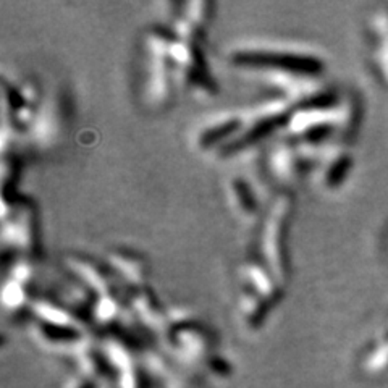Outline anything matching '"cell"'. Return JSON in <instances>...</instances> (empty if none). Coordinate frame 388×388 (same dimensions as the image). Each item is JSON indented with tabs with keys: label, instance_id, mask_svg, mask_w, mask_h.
Returning a JSON list of instances; mask_svg holds the SVG:
<instances>
[{
	"label": "cell",
	"instance_id": "8992f818",
	"mask_svg": "<svg viewBox=\"0 0 388 388\" xmlns=\"http://www.w3.org/2000/svg\"><path fill=\"white\" fill-rule=\"evenodd\" d=\"M244 125V110H217L198 123L193 131V146L199 152H219L230 143Z\"/></svg>",
	"mask_w": 388,
	"mask_h": 388
},
{
	"label": "cell",
	"instance_id": "5b68a950",
	"mask_svg": "<svg viewBox=\"0 0 388 388\" xmlns=\"http://www.w3.org/2000/svg\"><path fill=\"white\" fill-rule=\"evenodd\" d=\"M325 148L327 144L298 143V141L286 138L275 143L269 149L266 167L275 181L281 185H290L301 178L309 168L317 167Z\"/></svg>",
	"mask_w": 388,
	"mask_h": 388
},
{
	"label": "cell",
	"instance_id": "52a82bcc",
	"mask_svg": "<svg viewBox=\"0 0 388 388\" xmlns=\"http://www.w3.org/2000/svg\"><path fill=\"white\" fill-rule=\"evenodd\" d=\"M68 117V101L65 92L57 90L47 94L41 104L36 122L33 125V138L38 148L49 149L57 144L63 134V128L67 125Z\"/></svg>",
	"mask_w": 388,
	"mask_h": 388
},
{
	"label": "cell",
	"instance_id": "6da1fadb",
	"mask_svg": "<svg viewBox=\"0 0 388 388\" xmlns=\"http://www.w3.org/2000/svg\"><path fill=\"white\" fill-rule=\"evenodd\" d=\"M232 65L254 73L281 72L322 76L325 58L309 44L295 41H244L227 52Z\"/></svg>",
	"mask_w": 388,
	"mask_h": 388
},
{
	"label": "cell",
	"instance_id": "9c48e42d",
	"mask_svg": "<svg viewBox=\"0 0 388 388\" xmlns=\"http://www.w3.org/2000/svg\"><path fill=\"white\" fill-rule=\"evenodd\" d=\"M180 14L173 16L170 33L176 39L188 41V43L199 44L208 31L210 18L214 14L212 2H185L178 4Z\"/></svg>",
	"mask_w": 388,
	"mask_h": 388
},
{
	"label": "cell",
	"instance_id": "3957f363",
	"mask_svg": "<svg viewBox=\"0 0 388 388\" xmlns=\"http://www.w3.org/2000/svg\"><path fill=\"white\" fill-rule=\"evenodd\" d=\"M172 33L163 28H151L144 34V52L148 67H146L144 101L152 110H166L173 101L175 78L168 49Z\"/></svg>",
	"mask_w": 388,
	"mask_h": 388
},
{
	"label": "cell",
	"instance_id": "277c9868",
	"mask_svg": "<svg viewBox=\"0 0 388 388\" xmlns=\"http://www.w3.org/2000/svg\"><path fill=\"white\" fill-rule=\"evenodd\" d=\"M168 57L176 87L198 99H214L219 94V86L199 44L176 39L172 34Z\"/></svg>",
	"mask_w": 388,
	"mask_h": 388
},
{
	"label": "cell",
	"instance_id": "5bb4252c",
	"mask_svg": "<svg viewBox=\"0 0 388 388\" xmlns=\"http://www.w3.org/2000/svg\"><path fill=\"white\" fill-rule=\"evenodd\" d=\"M239 314L243 317V320L249 325H257L259 322H262L264 317L269 313V309L272 308V304H269L262 296H259L249 288L239 285Z\"/></svg>",
	"mask_w": 388,
	"mask_h": 388
},
{
	"label": "cell",
	"instance_id": "4fadbf2b",
	"mask_svg": "<svg viewBox=\"0 0 388 388\" xmlns=\"http://www.w3.org/2000/svg\"><path fill=\"white\" fill-rule=\"evenodd\" d=\"M227 198L230 203L235 215L243 222H254L259 217V196L244 176H232L228 178Z\"/></svg>",
	"mask_w": 388,
	"mask_h": 388
},
{
	"label": "cell",
	"instance_id": "7c38bea8",
	"mask_svg": "<svg viewBox=\"0 0 388 388\" xmlns=\"http://www.w3.org/2000/svg\"><path fill=\"white\" fill-rule=\"evenodd\" d=\"M107 266L114 270L117 277L131 291L146 288L148 281V264L134 251L114 249L107 254Z\"/></svg>",
	"mask_w": 388,
	"mask_h": 388
},
{
	"label": "cell",
	"instance_id": "8fae6325",
	"mask_svg": "<svg viewBox=\"0 0 388 388\" xmlns=\"http://www.w3.org/2000/svg\"><path fill=\"white\" fill-rule=\"evenodd\" d=\"M239 285L246 286L262 296L269 304L280 301L284 295V285L274 277L272 272L264 266L262 261H246L239 269Z\"/></svg>",
	"mask_w": 388,
	"mask_h": 388
},
{
	"label": "cell",
	"instance_id": "9a60e30c",
	"mask_svg": "<svg viewBox=\"0 0 388 388\" xmlns=\"http://www.w3.org/2000/svg\"><path fill=\"white\" fill-rule=\"evenodd\" d=\"M29 286H31V284H25V281L11 277L5 279L2 290V301L5 308L10 311H20L26 308L29 299Z\"/></svg>",
	"mask_w": 388,
	"mask_h": 388
},
{
	"label": "cell",
	"instance_id": "7a4b0ae2",
	"mask_svg": "<svg viewBox=\"0 0 388 388\" xmlns=\"http://www.w3.org/2000/svg\"><path fill=\"white\" fill-rule=\"evenodd\" d=\"M293 209H295V199L291 193H279L262 217L261 233H259L261 261L284 286L288 281L286 238Z\"/></svg>",
	"mask_w": 388,
	"mask_h": 388
},
{
	"label": "cell",
	"instance_id": "30bf717a",
	"mask_svg": "<svg viewBox=\"0 0 388 388\" xmlns=\"http://www.w3.org/2000/svg\"><path fill=\"white\" fill-rule=\"evenodd\" d=\"M352 167L351 152L342 143L333 141L327 144L320 162L317 163L316 178L323 190H335L343 183Z\"/></svg>",
	"mask_w": 388,
	"mask_h": 388
},
{
	"label": "cell",
	"instance_id": "ba28073f",
	"mask_svg": "<svg viewBox=\"0 0 388 388\" xmlns=\"http://www.w3.org/2000/svg\"><path fill=\"white\" fill-rule=\"evenodd\" d=\"M65 264L78 280V284L87 288L96 298L105 295H122L123 293L125 285L109 266H102V264L94 262L92 259L78 254L68 256L65 259Z\"/></svg>",
	"mask_w": 388,
	"mask_h": 388
}]
</instances>
